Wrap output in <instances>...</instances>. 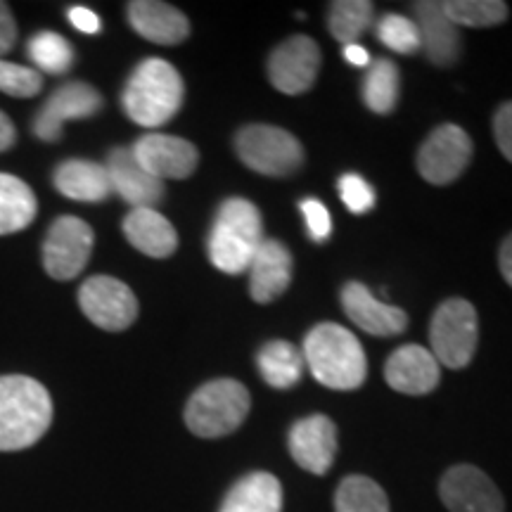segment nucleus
Wrapping results in <instances>:
<instances>
[{"label": "nucleus", "instance_id": "f257e3e1", "mask_svg": "<svg viewBox=\"0 0 512 512\" xmlns=\"http://www.w3.org/2000/svg\"><path fill=\"white\" fill-rule=\"evenodd\" d=\"M53 422V399L34 377H0V451L34 446Z\"/></svg>", "mask_w": 512, "mask_h": 512}, {"label": "nucleus", "instance_id": "f03ea898", "mask_svg": "<svg viewBox=\"0 0 512 512\" xmlns=\"http://www.w3.org/2000/svg\"><path fill=\"white\" fill-rule=\"evenodd\" d=\"M304 361L320 384L351 392L366 382L368 358L354 332L337 323H320L304 339Z\"/></svg>", "mask_w": 512, "mask_h": 512}, {"label": "nucleus", "instance_id": "7ed1b4c3", "mask_svg": "<svg viewBox=\"0 0 512 512\" xmlns=\"http://www.w3.org/2000/svg\"><path fill=\"white\" fill-rule=\"evenodd\" d=\"M183 79L174 64L159 57L140 62L128 79L121 105L138 126L157 128L171 121L183 105Z\"/></svg>", "mask_w": 512, "mask_h": 512}, {"label": "nucleus", "instance_id": "20e7f679", "mask_svg": "<svg viewBox=\"0 0 512 512\" xmlns=\"http://www.w3.org/2000/svg\"><path fill=\"white\" fill-rule=\"evenodd\" d=\"M264 240L259 209L242 197H230L221 204L209 233V259L228 275L245 273Z\"/></svg>", "mask_w": 512, "mask_h": 512}, {"label": "nucleus", "instance_id": "39448f33", "mask_svg": "<svg viewBox=\"0 0 512 512\" xmlns=\"http://www.w3.org/2000/svg\"><path fill=\"white\" fill-rule=\"evenodd\" d=\"M249 406L247 387L238 380H214L202 384L185 406V425L202 439H219L245 422Z\"/></svg>", "mask_w": 512, "mask_h": 512}, {"label": "nucleus", "instance_id": "423d86ee", "mask_svg": "<svg viewBox=\"0 0 512 512\" xmlns=\"http://www.w3.org/2000/svg\"><path fill=\"white\" fill-rule=\"evenodd\" d=\"M235 150L245 166L261 176H292L304 164L302 143L278 126H245L235 138Z\"/></svg>", "mask_w": 512, "mask_h": 512}, {"label": "nucleus", "instance_id": "0eeeda50", "mask_svg": "<svg viewBox=\"0 0 512 512\" xmlns=\"http://www.w3.org/2000/svg\"><path fill=\"white\" fill-rule=\"evenodd\" d=\"M479 339L477 311L467 299H446L430 325L432 354L439 366L460 370L472 361Z\"/></svg>", "mask_w": 512, "mask_h": 512}, {"label": "nucleus", "instance_id": "6e6552de", "mask_svg": "<svg viewBox=\"0 0 512 512\" xmlns=\"http://www.w3.org/2000/svg\"><path fill=\"white\" fill-rule=\"evenodd\" d=\"M81 311L93 325L107 332L131 328L138 318V299L131 287L112 275H93L79 290Z\"/></svg>", "mask_w": 512, "mask_h": 512}, {"label": "nucleus", "instance_id": "1a4fd4ad", "mask_svg": "<svg viewBox=\"0 0 512 512\" xmlns=\"http://www.w3.org/2000/svg\"><path fill=\"white\" fill-rule=\"evenodd\" d=\"M93 228L76 216H60L43 242V266L50 278L74 280L93 252Z\"/></svg>", "mask_w": 512, "mask_h": 512}, {"label": "nucleus", "instance_id": "9d476101", "mask_svg": "<svg viewBox=\"0 0 512 512\" xmlns=\"http://www.w3.org/2000/svg\"><path fill=\"white\" fill-rule=\"evenodd\" d=\"M472 159V138L456 124L434 128L418 152V171L432 185L453 183Z\"/></svg>", "mask_w": 512, "mask_h": 512}, {"label": "nucleus", "instance_id": "9b49d317", "mask_svg": "<svg viewBox=\"0 0 512 512\" xmlns=\"http://www.w3.org/2000/svg\"><path fill=\"white\" fill-rule=\"evenodd\" d=\"M320 48L309 36H292L268 57V79L280 93L302 95L316 81Z\"/></svg>", "mask_w": 512, "mask_h": 512}, {"label": "nucleus", "instance_id": "f8f14e48", "mask_svg": "<svg viewBox=\"0 0 512 512\" xmlns=\"http://www.w3.org/2000/svg\"><path fill=\"white\" fill-rule=\"evenodd\" d=\"M133 157L157 181H183L195 174L200 164V152L185 138L164 136V133H147L131 147Z\"/></svg>", "mask_w": 512, "mask_h": 512}, {"label": "nucleus", "instance_id": "ddd939ff", "mask_svg": "<svg viewBox=\"0 0 512 512\" xmlns=\"http://www.w3.org/2000/svg\"><path fill=\"white\" fill-rule=\"evenodd\" d=\"M102 110V95L83 81L64 83L50 95L43 110L34 119V136L43 143L62 138V128L72 119H88Z\"/></svg>", "mask_w": 512, "mask_h": 512}, {"label": "nucleus", "instance_id": "4468645a", "mask_svg": "<svg viewBox=\"0 0 512 512\" xmlns=\"http://www.w3.org/2000/svg\"><path fill=\"white\" fill-rule=\"evenodd\" d=\"M439 496L451 512H505L498 486L475 465H456L441 477Z\"/></svg>", "mask_w": 512, "mask_h": 512}, {"label": "nucleus", "instance_id": "2eb2a0df", "mask_svg": "<svg viewBox=\"0 0 512 512\" xmlns=\"http://www.w3.org/2000/svg\"><path fill=\"white\" fill-rule=\"evenodd\" d=\"M105 169L110 174L112 192H117L133 209H155V204L164 197V183L147 174L133 157L131 147H114L107 155Z\"/></svg>", "mask_w": 512, "mask_h": 512}, {"label": "nucleus", "instance_id": "dca6fc26", "mask_svg": "<svg viewBox=\"0 0 512 512\" xmlns=\"http://www.w3.org/2000/svg\"><path fill=\"white\" fill-rule=\"evenodd\" d=\"M290 453L299 467L325 475L337 453V427L325 415H309L290 430Z\"/></svg>", "mask_w": 512, "mask_h": 512}, {"label": "nucleus", "instance_id": "f3484780", "mask_svg": "<svg viewBox=\"0 0 512 512\" xmlns=\"http://www.w3.org/2000/svg\"><path fill=\"white\" fill-rule=\"evenodd\" d=\"M384 377L394 392L422 396L439 384L441 366L430 349L408 344L396 349L384 366Z\"/></svg>", "mask_w": 512, "mask_h": 512}, {"label": "nucleus", "instance_id": "a211bd4d", "mask_svg": "<svg viewBox=\"0 0 512 512\" xmlns=\"http://www.w3.org/2000/svg\"><path fill=\"white\" fill-rule=\"evenodd\" d=\"M413 22L418 24L420 31V48L430 57L432 64L437 67H451L460 57V31L451 22L444 10V3H425L413 5Z\"/></svg>", "mask_w": 512, "mask_h": 512}, {"label": "nucleus", "instance_id": "6ab92c4d", "mask_svg": "<svg viewBox=\"0 0 512 512\" xmlns=\"http://www.w3.org/2000/svg\"><path fill=\"white\" fill-rule=\"evenodd\" d=\"M249 294L254 302L271 304L292 283V254L283 242L266 238L249 264Z\"/></svg>", "mask_w": 512, "mask_h": 512}, {"label": "nucleus", "instance_id": "aec40b11", "mask_svg": "<svg viewBox=\"0 0 512 512\" xmlns=\"http://www.w3.org/2000/svg\"><path fill=\"white\" fill-rule=\"evenodd\" d=\"M344 313L361 330L375 337H394L406 330L408 316L392 304H382L363 283H347L342 290Z\"/></svg>", "mask_w": 512, "mask_h": 512}, {"label": "nucleus", "instance_id": "412c9836", "mask_svg": "<svg viewBox=\"0 0 512 512\" xmlns=\"http://www.w3.org/2000/svg\"><path fill=\"white\" fill-rule=\"evenodd\" d=\"M128 22L140 36L159 46H176L190 34L188 17L159 0H136L128 5Z\"/></svg>", "mask_w": 512, "mask_h": 512}, {"label": "nucleus", "instance_id": "4be33fe9", "mask_svg": "<svg viewBox=\"0 0 512 512\" xmlns=\"http://www.w3.org/2000/svg\"><path fill=\"white\" fill-rule=\"evenodd\" d=\"M124 235L138 252L152 259H166L178 247L176 228L157 209H131L124 219Z\"/></svg>", "mask_w": 512, "mask_h": 512}, {"label": "nucleus", "instance_id": "5701e85b", "mask_svg": "<svg viewBox=\"0 0 512 512\" xmlns=\"http://www.w3.org/2000/svg\"><path fill=\"white\" fill-rule=\"evenodd\" d=\"M55 188L76 202H105L112 195L110 174L105 164L88 159H67L55 169Z\"/></svg>", "mask_w": 512, "mask_h": 512}, {"label": "nucleus", "instance_id": "b1692460", "mask_svg": "<svg viewBox=\"0 0 512 512\" xmlns=\"http://www.w3.org/2000/svg\"><path fill=\"white\" fill-rule=\"evenodd\" d=\"M283 510V486L271 472H252L242 477L228 496L223 498L219 512H280Z\"/></svg>", "mask_w": 512, "mask_h": 512}, {"label": "nucleus", "instance_id": "393cba45", "mask_svg": "<svg viewBox=\"0 0 512 512\" xmlns=\"http://www.w3.org/2000/svg\"><path fill=\"white\" fill-rule=\"evenodd\" d=\"M38 214L34 190L22 178L0 174V235H12L31 226Z\"/></svg>", "mask_w": 512, "mask_h": 512}, {"label": "nucleus", "instance_id": "a878e982", "mask_svg": "<svg viewBox=\"0 0 512 512\" xmlns=\"http://www.w3.org/2000/svg\"><path fill=\"white\" fill-rule=\"evenodd\" d=\"M256 366L264 380L275 389H290L304 373V356L294 344L285 339H275L261 347L256 356Z\"/></svg>", "mask_w": 512, "mask_h": 512}, {"label": "nucleus", "instance_id": "bb28decb", "mask_svg": "<svg viewBox=\"0 0 512 512\" xmlns=\"http://www.w3.org/2000/svg\"><path fill=\"white\" fill-rule=\"evenodd\" d=\"M401 76L392 60H380L368 69L363 79V102L375 114H389L399 102Z\"/></svg>", "mask_w": 512, "mask_h": 512}, {"label": "nucleus", "instance_id": "cd10ccee", "mask_svg": "<svg viewBox=\"0 0 512 512\" xmlns=\"http://www.w3.org/2000/svg\"><path fill=\"white\" fill-rule=\"evenodd\" d=\"M337 512H389L387 494L370 477L351 475L339 484L335 496Z\"/></svg>", "mask_w": 512, "mask_h": 512}, {"label": "nucleus", "instance_id": "c85d7f7f", "mask_svg": "<svg viewBox=\"0 0 512 512\" xmlns=\"http://www.w3.org/2000/svg\"><path fill=\"white\" fill-rule=\"evenodd\" d=\"M373 24V3L368 0H339L330 10V34L342 46H351Z\"/></svg>", "mask_w": 512, "mask_h": 512}, {"label": "nucleus", "instance_id": "c756f323", "mask_svg": "<svg viewBox=\"0 0 512 512\" xmlns=\"http://www.w3.org/2000/svg\"><path fill=\"white\" fill-rule=\"evenodd\" d=\"M29 57L41 72L67 74L74 64V48L67 38L55 31H41L29 41Z\"/></svg>", "mask_w": 512, "mask_h": 512}, {"label": "nucleus", "instance_id": "7c9ffc66", "mask_svg": "<svg viewBox=\"0 0 512 512\" xmlns=\"http://www.w3.org/2000/svg\"><path fill=\"white\" fill-rule=\"evenodd\" d=\"M448 19L456 27H496L508 19V5L501 0H448L444 3Z\"/></svg>", "mask_w": 512, "mask_h": 512}, {"label": "nucleus", "instance_id": "2f4dec72", "mask_svg": "<svg viewBox=\"0 0 512 512\" xmlns=\"http://www.w3.org/2000/svg\"><path fill=\"white\" fill-rule=\"evenodd\" d=\"M377 38L389 50L401 55H413L420 50V31L411 17L384 15L377 22Z\"/></svg>", "mask_w": 512, "mask_h": 512}, {"label": "nucleus", "instance_id": "473e14b6", "mask_svg": "<svg viewBox=\"0 0 512 512\" xmlns=\"http://www.w3.org/2000/svg\"><path fill=\"white\" fill-rule=\"evenodd\" d=\"M43 76L34 67H22V64L5 62L0 57V93L12 95V98H34L41 93Z\"/></svg>", "mask_w": 512, "mask_h": 512}, {"label": "nucleus", "instance_id": "72a5a7b5", "mask_svg": "<svg viewBox=\"0 0 512 512\" xmlns=\"http://www.w3.org/2000/svg\"><path fill=\"white\" fill-rule=\"evenodd\" d=\"M339 197L347 204L351 214H366L375 207V192L370 188L368 181H363L361 176L347 174L339 178Z\"/></svg>", "mask_w": 512, "mask_h": 512}, {"label": "nucleus", "instance_id": "f704fd0d", "mask_svg": "<svg viewBox=\"0 0 512 512\" xmlns=\"http://www.w3.org/2000/svg\"><path fill=\"white\" fill-rule=\"evenodd\" d=\"M299 207H302V214L306 219V228L311 230L313 240H318V242L328 240L330 233H332V219H330L328 207H325L323 202L313 200V197H309V200H302Z\"/></svg>", "mask_w": 512, "mask_h": 512}, {"label": "nucleus", "instance_id": "c9c22d12", "mask_svg": "<svg viewBox=\"0 0 512 512\" xmlns=\"http://www.w3.org/2000/svg\"><path fill=\"white\" fill-rule=\"evenodd\" d=\"M494 138L503 157L512 162V102H505V105L498 107L494 117Z\"/></svg>", "mask_w": 512, "mask_h": 512}, {"label": "nucleus", "instance_id": "e433bc0d", "mask_svg": "<svg viewBox=\"0 0 512 512\" xmlns=\"http://www.w3.org/2000/svg\"><path fill=\"white\" fill-rule=\"evenodd\" d=\"M17 41V24L12 17L10 5L0 3V57L8 55Z\"/></svg>", "mask_w": 512, "mask_h": 512}, {"label": "nucleus", "instance_id": "4c0bfd02", "mask_svg": "<svg viewBox=\"0 0 512 512\" xmlns=\"http://www.w3.org/2000/svg\"><path fill=\"white\" fill-rule=\"evenodd\" d=\"M69 22L74 24L76 29L79 31H83V34H98L100 31V17L95 15L93 10H88V8H72L69 10Z\"/></svg>", "mask_w": 512, "mask_h": 512}, {"label": "nucleus", "instance_id": "58836bf2", "mask_svg": "<svg viewBox=\"0 0 512 512\" xmlns=\"http://www.w3.org/2000/svg\"><path fill=\"white\" fill-rule=\"evenodd\" d=\"M15 140H17L15 124H12V119L8 117V114L0 112V152L10 150V147L15 145Z\"/></svg>", "mask_w": 512, "mask_h": 512}, {"label": "nucleus", "instance_id": "ea45409f", "mask_svg": "<svg viewBox=\"0 0 512 512\" xmlns=\"http://www.w3.org/2000/svg\"><path fill=\"white\" fill-rule=\"evenodd\" d=\"M498 266H501L503 278L508 280V285L512 287V235H508L501 245V252H498Z\"/></svg>", "mask_w": 512, "mask_h": 512}, {"label": "nucleus", "instance_id": "a19ab883", "mask_svg": "<svg viewBox=\"0 0 512 512\" xmlns=\"http://www.w3.org/2000/svg\"><path fill=\"white\" fill-rule=\"evenodd\" d=\"M342 55H344V60H347L349 64H354V67H368L370 64V53L363 46H358V43L344 46Z\"/></svg>", "mask_w": 512, "mask_h": 512}]
</instances>
